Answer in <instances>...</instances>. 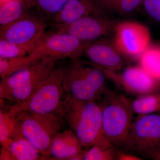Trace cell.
Returning a JSON list of instances; mask_svg holds the SVG:
<instances>
[{
    "label": "cell",
    "mask_w": 160,
    "mask_h": 160,
    "mask_svg": "<svg viewBox=\"0 0 160 160\" xmlns=\"http://www.w3.org/2000/svg\"><path fill=\"white\" fill-rule=\"evenodd\" d=\"M98 102L79 101L66 96L60 113L86 149L106 139L103 134L102 109Z\"/></svg>",
    "instance_id": "1"
},
{
    "label": "cell",
    "mask_w": 160,
    "mask_h": 160,
    "mask_svg": "<svg viewBox=\"0 0 160 160\" xmlns=\"http://www.w3.org/2000/svg\"><path fill=\"white\" fill-rule=\"evenodd\" d=\"M78 59L66 67L64 80L66 96L79 101H99L107 90L106 74L97 66Z\"/></svg>",
    "instance_id": "2"
},
{
    "label": "cell",
    "mask_w": 160,
    "mask_h": 160,
    "mask_svg": "<svg viewBox=\"0 0 160 160\" xmlns=\"http://www.w3.org/2000/svg\"><path fill=\"white\" fill-rule=\"evenodd\" d=\"M104 136L116 147H122L134 113L125 96L106 90L99 100Z\"/></svg>",
    "instance_id": "3"
},
{
    "label": "cell",
    "mask_w": 160,
    "mask_h": 160,
    "mask_svg": "<svg viewBox=\"0 0 160 160\" xmlns=\"http://www.w3.org/2000/svg\"><path fill=\"white\" fill-rule=\"evenodd\" d=\"M66 69V67L55 66L29 100L15 104L9 111L12 113L27 111L60 115L66 97L64 88Z\"/></svg>",
    "instance_id": "4"
},
{
    "label": "cell",
    "mask_w": 160,
    "mask_h": 160,
    "mask_svg": "<svg viewBox=\"0 0 160 160\" xmlns=\"http://www.w3.org/2000/svg\"><path fill=\"white\" fill-rule=\"evenodd\" d=\"M56 62L49 58L41 59L26 68L1 78V99L15 104L26 102L55 66Z\"/></svg>",
    "instance_id": "5"
},
{
    "label": "cell",
    "mask_w": 160,
    "mask_h": 160,
    "mask_svg": "<svg viewBox=\"0 0 160 160\" xmlns=\"http://www.w3.org/2000/svg\"><path fill=\"white\" fill-rule=\"evenodd\" d=\"M12 113L19 134L28 140L46 158L52 141L62 131V118L58 114H39L27 111Z\"/></svg>",
    "instance_id": "6"
},
{
    "label": "cell",
    "mask_w": 160,
    "mask_h": 160,
    "mask_svg": "<svg viewBox=\"0 0 160 160\" xmlns=\"http://www.w3.org/2000/svg\"><path fill=\"white\" fill-rule=\"evenodd\" d=\"M160 147V115H137L132 122L123 148L146 158L154 154Z\"/></svg>",
    "instance_id": "7"
},
{
    "label": "cell",
    "mask_w": 160,
    "mask_h": 160,
    "mask_svg": "<svg viewBox=\"0 0 160 160\" xmlns=\"http://www.w3.org/2000/svg\"><path fill=\"white\" fill-rule=\"evenodd\" d=\"M113 42L126 59L138 60L151 44V36L148 27L137 22H118L115 28Z\"/></svg>",
    "instance_id": "8"
},
{
    "label": "cell",
    "mask_w": 160,
    "mask_h": 160,
    "mask_svg": "<svg viewBox=\"0 0 160 160\" xmlns=\"http://www.w3.org/2000/svg\"><path fill=\"white\" fill-rule=\"evenodd\" d=\"M41 15L29 10L16 21L0 26V39L34 49L46 33L47 24Z\"/></svg>",
    "instance_id": "9"
},
{
    "label": "cell",
    "mask_w": 160,
    "mask_h": 160,
    "mask_svg": "<svg viewBox=\"0 0 160 160\" xmlns=\"http://www.w3.org/2000/svg\"><path fill=\"white\" fill-rule=\"evenodd\" d=\"M86 44L71 34L56 31L46 33L31 53L40 59L44 58L56 61L66 58L74 59L82 55Z\"/></svg>",
    "instance_id": "10"
},
{
    "label": "cell",
    "mask_w": 160,
    "mask_h": 160,
    "mask_svg": "<svg viewBox=\"0 0 160 160\" xmlns=\"http://www.w3.org/2000/svg\"><path fill=\"white\" fill-rule=\"evenodd\" d=\"M118 22L107 15L86 17L69 24L52 26L56 31L69 33L85 43L97 41L113 33Z\"/></svg>",
    "instance_id": "11"
},
{
    "label": "cell",
    "mask_w": 160,
    "mask_h": 160,
    "mask_svg": "<svg viewBox=\"0 0 160 160\" xmlns=\"http://www.w3.org/2000/svg\"><path fill=\"white\" fill-rule=\"evenodd\" d=\"M103 71L120 89L137 97L154 92L160 84L139 65L128 66L120 72Z\"/></svg>",
    "instance_id": "12"
},
{
    "label": "cell",
    "mask_w": 160,
    "mask_h": 160,
    "mask_svg": "<svg viewBox=\"0 0 160 160\" xmlns=\"http://www.w3.org/2000/svg\"><path fill=\"white\" fill-rule=\"evenodd\" d=\"M82 55L90 63L103 71H119L126 64V59L118 50L113 40L105 38L86 43Z\"/></svg>",
    "instance_id": "13"
},
{
    "label": "cell",
    "mask_w": 160,
    "mask_h": 160,
    "mask_svg": "<svg viewBox=\"0 0 160 160\" xmlns=\"http://www.w3.org/2000/svg\"><path fill=\"white\" fill-rule=\"evenodd\" d=\"M99 0H68L62 9L51 19L52 26L69 24L92 15H106Z\"/></svg>",
    "instance_id": "14"
},
{
    "label": "cell",
    "mask_w": 160,
    "mask_h": 160,
    "mask_svg": "<svg viewBox=\"0 0 160 160\" xmlns=\"http://www.w3.org/2000/svg\"><path fill=\"white\" fill-rule=\"evenodd\" d=\"M83 147L72 130L61 131L52 141L46 158L83 160Z\"/></svg>",
    "instance_id": "15"
},
{
    "label": "cell",
    "mask_w": 160,
    "mask_h": 160,
    "mask_svg": "<svg viewBox=\"0 0 160 160\" xmlns=\"http://www.w3.org/2000/svg\"><path fill=\"white\" fill-rule=\"evenodd\" d=\"M42 158H44L42 155L28 140L20 134L2 146L1 160H37Z\"/></svg>",
    "instance_id": "16"
},
{
    "label": "cell",
    "mask_w": 160,
    "mask_h": 160,
    "mask_svg": "<svg viewBox=\"0 0 160 160\" xmlns=\"http://www.w3.org/2000/svg\"><path fill=\"white\" fill-rule=\"evenodd\" d=\"M31 9L26 0H12L0 5V25L16 21Z\"/></svg>",
    "instance_id": "17"
},
{
    "label": "cell",
    "mask_w": 160,
    "mask_h": 160,
    "mask_svg": "<svg viewBox=\"0 0 160 160\" xmlns=\"http://www.w3.org/2000/svg\"><path fill=\"white\" fill-rule=\"evenodd\" d=\"M139 66L160 82V45L151 44L138 60Z\"/></svg>",
    "instance_id": "18"
},
{
    "label": "cell",
    "mask_w": 160,
    "mask_h": 160,
    "mask_svg": "<svg viewBox=\"0 0 160 160\" xmlns=\"http://www.w3.org/2000/svg\"><path fill=\"white\" fill-rule=\"evenodd\" d=\"M116 148L109 140L105 139L85 150L83 160H116Z\"/></svg>",
    "instance_id": "19"
},
{
    "label": "cell",
    "mask_w": 160,
    "mask_h": 160,
    "mask_svg": "<svg viewBox=\"0 0 160 160\" xmlns=\"http://www.w3.org/2000/svg\"><path fill=\"white\" fill-rule=\"evenodd\" d=\"M131 102L132 110L137 115L152 114L160 111V93L153 92L137 97Z\"/></svg>",
    "instance_id": "20"
},
{
    "label": "cell",
    "mask_w": 160,
    "mask_h": 160,
    "mask_svg": "<svg viewBox=\"0 0 160 160\" xmlns=\"http://www.w3.org/2000/svg\"><path fill=\"white\" fill-rule=\"evenodd\" d=\"M40 60L32 53L21 57L0 58V77L3 78Z\"/></svg>",
    "instance_id": "21"
},
{
    "label": "cell",
    "mask_w": 160,
    "mask_h": 160,
    "mask_svg": "<svg viewBox=\"0 0 160 160\" xmlns=\"http://www.w3.org/2000/svg\"><path fill=\"white\" fill-rule=\"evenodd\" d=\"M14 114L2 108L0 111V143L1 146L9 140L18 135Z\"/></svg>",
    "instance_id": "22"
},
{
    "label": "cell",
    "mask_w": 160,
    "mask_h": 160,
    "mask_svg": "<svg viewBox=\"0 0 160 160\" xmlns=\"http://www.w3.org/2000/svg\"><path fill=\"white\" fill-rule=\"evenodd\" d=\"M30 8H36L41 15L52 18L68 0H26Z\"/></svg>",
    "instance_id": "23"
},
{
    "label": "cell",
    "mask_w": 160,
    "mask_h": 160,
    "mask_svg": "<svg viewBox=\"0 0 160 160\" xmlns=\"http://www.w3.org/2000/svg\"><path fill=\"white\" fill-rule=\"evenodd\" d=\"M34 49L33 47L10 42L0 39V58H10L28 55Z\"/></svg>",
    "instance_id": "24"
},
{
    "label": "cell",
    "mask_w": 160,
    "mask_h": 160,
    "mask_svg": "<svg viewBox=\"0 0 160 160\" xmlns=\"http://www.w3.org/2000/svg\"><path fill=\"white\" fill-rule=\"evenodd\" d=\"M144 0H115L108 8L114 10L122 15H129L134 13L142 6Z\"/></svg>",
    "instance_id": "25"
},
{
    "label": "cell",
    "mask_w": 160,
    "mask_h": 160,
    "mask_svg": "<svg viewBox=\"0 0 160 160\" xmlns=\"http://www.w3.org/2000/svg\"><path fill=\"white\" fill-rule=\"evenodd\" d=\"M142 6L149 18L160 23V0H144Z\"/></svg>",
    "instance_id": "26"
},
{
    "label": "cell",
    "mask_w": 160,
    "mask_h": 160,
    "mask_svg": "<svg viewBox=\"0 0 160 160\" xmlns=\"http://www.w3.org/2000/svg\"><path fill=\"white\" fill-rule=\"evenodd\" d=\"M116 160H142L143 158L137 155L128 151L118 150L117 152Z\"/></svg>",
    "instance_id": "27"
},
{
    "label": "cell",
    "mask_w": 160,
    "mask_h": 160,
    "mask_svg": "<svg viewBox=\"0 0 160 160\" xmlns=\"http://www.w3.org/2000/svg\"><path fill=\"white\" fill-rule=\"evenodd\" d=\"M99 1L103 7L106 9V8H108L109 5L115 0H99Z\"/></svg>",
    "instance_id": "28"
},
{
    "label": "cell",
    "mask_w": 160,
    "mask_h": 160,
    "mask_svg": "<svg viewBox=\"0 0 160 160\" xmlns=\"http://www.w3.org/2000/svg\"><path fill=\"white\" fill-rule=\"evenodd\" d=\"M12 1V0H0V5L3 4V3H6V2H9V1Z\"/></svg>",
    "instance_id": "29"
}]
</instances>
